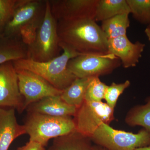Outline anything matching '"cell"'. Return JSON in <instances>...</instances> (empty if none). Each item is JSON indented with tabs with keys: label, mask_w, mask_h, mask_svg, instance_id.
<instances>
[{
	"label": "cell",
	"mask_w": 150,
	"mask_h": 150,
	"mask_svg": "<svg viewBox=\"0 0 150 150\" xmlns=\"http://www.w3.org/2000/svg\"><path fill=\"white\" fill-rule=\"evenodd\" d=\"M57 29L61 47L80 54L108 53V39L94 20L58 21Z\"/></svg>",
	"instance_id": "obj_1"
},
{
	"label": "cell",
	"mask_w": 150,
	"mask_h": 150,
	"mask_svg": "<svg viewBox=\"0 0 150 150\" xmlns=\"http://www.w3.org/2000/svg\"><path fill=\"white\" fill-rule=\"evenodd\" d=\"M61 48L63 53L50 61L39 62L28 59H19L13 62L14 67L16 70H26L35 73L54 87L64 91L77 78L68 69V63L81 54L68 47Z\"/></svg>",
	"instance_id": "obj_2"
},
{
	"label": "cell",
	"mask_w": 150,
	"mask_h": 150,
	"mask_svg": "<svg viewBox=\"0 0 150 150\" xmlns=\"http://www.w3.org/2000/svg\"><path fill=\"white\" fill-rule=\"evenodd\" d=\"M29 141L44 147L51 139L62 137L75 131L76 126L71 116L56 117L40 113L28 112L24 124Z\"/></svg>",
	"instance_id": "obj_3"
},
{
	"label": "cell",
	"mask_w": 150,
	"mask_h": 150,
	"mask_svg": "<svg viewBox=\"0 0 150 150\" xmlns=\"http://www.w3.org/2000/svg\"><path fill=\"white\" fill-rule=\"evenodd\" d=\"M57 23L51 13L49 0H47L43 21L37 30L34 40L27 46V59L36 62H46L60 55L62 49Z\"/></svg>",
	"instance_id": "obj_4"
},
{
	"label": "cell",
	"mask_w": 150,
	"mask_h": 150,
	"mask_svg": "<svg viewBox=\"0 0 150 150\" xmlns=\"http://www.w3.org/2000/svg\"><path fill=\"white\" fill-rule=\"evenodd\" d=\"M91 139L96 145L107 150H135L150 146V133L143 129L137 134L116 130L103 123Z\"/></svg>",
	"instance_id": "obj_5"
},
{
	"label": "cell",
	"mask_w": 150,
	"mask_h": 150,
	"mask_svg": "<svg viewBox=\"0 0 150 150\" xmlns=\"http://www.w3.org/2000/svg\"><path fill=\"white\" fill-rule=\"evenodd\" d=\"M46 1L17 0L12 16L3 33L9 37L20 38L23 30L30 26L39 27L45 16Z\"/></svg>",
	"instance_id": "obj_6"
},
{
	"label": "cell",
	"mask_w": 150,
	"mask_h": 150,
	"mask_svg": "<svg viewBox=\"0 0 150 150\" xmlns=\"http://www.w3.org/2000/svg\"><path fill=\"white\" fill-rule=\"evenodd\" d=\"M121 64L120 59L112 54H87L71 59L67 67L77 78L99 77L110 74Z\"/></svg>",
	"instance_id": "obj_7"
},
{
	"label": "cell",
	"mask_w": 150,
	"mask_h": 150,
	"mask_svg": "<svg viewBox=\"0 0 150 150\" xmlns=\"http://www.w3.org/2000/svg\"><path fill=\"white\" fill-rule=\"evenodd\" d=\"M114 119V109L102 101H84L74 118L76 130L90 138L102 123L109 125Z\"/></svg>",
	"instance_id": "obj_8"
},
{
	"label": "cell",
	"mask_w": 150,
	"mask_h": 150,
	"mask_svg": "<svg viewBox=\"0 0 150 150\" xmlns=\"http://www.w3.org/2000/svg\"><path fill=\"white\" fill-rule=\"evenodd\" d=\"M16 71L20 91L24 99L25 110L30 105L45 98L62 94L63 91L54 87L35 73L26 70Z\"/></svg>",
	"instance_id": "obj_9"
},
{
	"label": "cell",
	"mask_w": 150,
	"mask_h": 150,
	"mask_svg": "<svg viewBox=\"0 0 150 150\" xmlns=\"http://www.w3.org/2000/svg\"><path fill=\"white\" fill-rule=\"evenodd\" d=\"M0 108H13L19 112L25 110L24 99L13 62L0 65Z\"/></svg>",
	"instance_id": "obj_10"
},
{
	"label": "cell",
	"mask_w": 150,
	"mask_h": 150,
	"mask_svg": "<svg viewBox=\"0 0 150 150\" xmlns=\"http://www.w3.org/2000/svg\"><path fill=\"white\" fill-rule=\"evenodd\" d=\"M52 15L59 21L94 20L98 0H50Z\"/></svg>",
	"instance_id": "obj_11"
},
{
	"label": "cell",
	"mask_w": 150,
	"mask_h": 150,
	"mask_svg": "<svg viewBox=\"0 0 150 150\" xmlns=\"http://www.w3.org/2000/svg\"><path fill=\"white\" fill-rule=\"evenodd\" d=\"M145 46V44L140 41L132 43L125 35L108 39V53L120 59L124 68H129L137 66Z\"/></svg>",
	"instance_id": "obj_12"
},
{
	"label": "cell",
	"mask_w": 150,
	"mask_h": 150,
	"mask_svg": "<svg viewBox=\"0 0 150 150\" xmlns=\"http://www.w3.org/2000/svg\"><path fill=\"white\" fill-rule=\"evenodd\" d=\"M25 134L23 125L18 122L15 110L0 108V150H8L16 139Z\"/></svg>",
	"instance_id": "obj_13"
},
{
	"label": "cell",
	"mask_w": 150,
	"mask_h": 150,
	"mask_svg": "<svg viewBox=\"0 0 150 150\" xmlns=\"http://www.w3.org/2000/svg\"><path fill=\"white\" fill-rule=\"evenodd\" d=\"M26 110L56 117L74 116L77 108L65 102L61 95L47 97L29 105Z\"/></svg>",
	"instance_id": "obj_14"
},
{
	"label": "cell",
	"mask_w": 150,
	"mask_h": 150,
	"mask_svg": "<svg viewBox=\"0 0 150 150\" xmlns=\"http://www.w3.org/2000/svg\"><path fill=\"white\" fill-rule=\"evenodd\" d=\"M27 58V46L20 38L0 33V65Z\"/></svg>",
	"instance_id": "obj_15"
},
{
	"label": "cell",
	"mask_w": 150,
	"mask_h": 150,
	"mask_svg": "<svg viewBox=\"0 0 150 150\" xmlns=\"http://www.w3.org/2000/svg\"><path fill=\"white\" fill-rule=\"evenodd\" d=\"M90 137L75 130L69 134L54 139L48 150H95Z\"/></svg>",
	"instance_id": "obj_16"
},
{
	"label": "cell",
	"mask_w": 150,
	"mask_h": 150,
	"mask_svg": "<svg viewBox=\"0 0 150 150\" xmlns=\"http://www.w3.org/2000/svg\"><path fill=\"white\" fill-rule=\"evenodd\" d=\"M125 13H131L126 0H98L94 20L102 22Z\"/></svg>",
	"instance_id": "obj_17"
},
{
	"label": "cell",
	"mask_w": 150,
	"mask_h": 150,
	"mask_svg": "<svg viewBox=\"0 0 150 150\" xmlns=\"http://www.w3.org/2000/svg\"><path fill=\"white\" fill-rule=\"evenodd\" d=\"M93 77L77 78L63 91L61 97L67 104L78 108L84 101L86 91Z\"/></svg>",
	"instance_id": "obj_18"
},
{
	"label": "cell",
	"mask_w": 150,
	"mask_h": 150,
	"mask_svg": "<svg viewBox=\"0 0 150 150\" xmlns=\"http://www.w3.org/2000/svg\"><path fill=\"white\" fill-rule=\"evenodd\" d=\"M129 14L119 15L102 22L101 27L108 39L126 35L130 26Z\"/></svg>",
	"instance_id": "obj_19"
},
{
	"label": "cell",
	"mask_w": 150,
	"mask_h": 150,
	"mask_svg": "<svg viewBox=\"0 0 150 150\" xmlns=\"http://www.w3.org/2000/svg\"><path fill=\"white\" fill-rule=\"evenodd\" d=\"M129 126H141L150 133V96L146 103L134 106L130 109L125 118Z\"/></svg>",
	"instance_id": "obj_20"
},
{
	"label": "cell",
	"mask_w": 150,
	"mask_h": 150,
	"mask_svg": "<svg viewBox=\"0 0 150 150\" xmlns=\"http://www.w3.org/2000/svg\"><path fill=\"white\" fill-rule=\"evenodd\" d=\"M133 17L145 24L150 23V0H126Z\"/></svg>",
	"instance_id": "obj_21"
},
{
	"label": "cell",
	"mask_w": 150,
	"mask_h": 150,
	"mask_svg": "<svg viewBox=\"0 0 150 150\" xmlns=\"http://www.w3.org/2000/svg\"><path fill=\"white\" fill-rule=\"evenodd\" d=\"M108 87L100 80L98 77L93 78L89 83L85 96L84 101L100 102L104 99L105 94Z\"/></svg>",
	"instance_id": "obj_22"
},
{
	"label": "cell",
	"mask_w": 150,
	"mask_h": 150,
	"mask_svg": "<svg viewBox=\"0 0 150 150\" xmlns=\"http://www.w3.org/2000/svg\"><path fill=\"white\" fill-rule=\"evenodd\" d=\"M130 85V81L126 80L123 83L118 84L113 82L110 86H108L104 99L108 105L114 109L118 98Z\"/></svg>",
	"instance_id": "obj_23"
},
{
	"label": "cell",
	"mask_w": 150,
	"mask_h": 150,
	"mask_svg": "<svg viewBox=\"0 0 150 150\" xmlns=\"http://www.w3.org/2000/svg\"><path fill=\"white\" fill-rule=\"evenodd\" d=\"M17 0H0V33L4 32L10 20Z\"/></svg>",
	"instance_id": "obj_24"
},
{
	"label": "cell",
	"mask_w": 150,
	"mask_h": 150,
	"mask_svg": "<svg viewBox=\"0 0 150 150\" xmlns=\"http://www.w3.org/2000/svg\"><path fill=\"white\" fill-rule=\"evenodd\" d=\"M17 150H46L45 147L38 142L29 141L24 146L18 148Z\"/></svg>",
	"instance_id": "obj_25"
},
{
	"label": "cell",
	"mask_w": 150,
	"mask_h": 150,
	"mask_svg": "<svg viewBox=\"0 0 150 150\" xmlns=\"http://www.w3.org/2000/svg\"><path fill=\"white\" fill-rule=\"evenodd\" d=\"M145 33H146V35L147 36L148 38L150 41V28L148 27L145 29Z\"/></svg>",
	"instance_id": "obj_26"
},
{
	"label": "cell",
	"mask_w": 150,
	"mask_h": 150,
	"mask_svg": "<svg viewBox=\"0 0 150 150\" xmlns=\"http://www.w3.org/2000/svg\"><path fill=\"white\" fill-rule=\"evenodd\" d=\"M94 148L95 150H107L102 147L96 145H94Z\"/></svg>",
	"instance_id": "obj_27"
},
{
	"label": "cell",
	"mask_w": 150,
	"mask_h": 150,
	"mask_svg": "<svg viewBox=\"0 0 150 150\" xmlns=\"http://www.w3.org/2000/svg\"><path fill=\"white\" fill-rule=\"evenodd\" d=\"M135 150H150V146L138 148Z\"/></svg>",
	"instance_id": "obj_28"
},
{
	"label": "cell",
	"mask_w": 150,
	"mask_h": 150,
	"mask_svg": "<svg viewBox=\"0 0 150 150\" xmlns=\"http://www.w3.org/2000/svg\"><path fill=\"white\" fill-rule=\"evenodd\" d=\"M149 27L150 28V24L149 25Z\"/></svg>",
	"instance_id": "obj_29"
}]
</instances>
